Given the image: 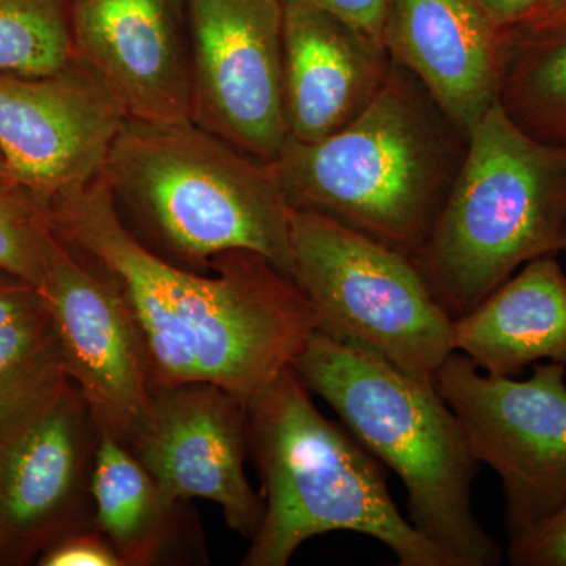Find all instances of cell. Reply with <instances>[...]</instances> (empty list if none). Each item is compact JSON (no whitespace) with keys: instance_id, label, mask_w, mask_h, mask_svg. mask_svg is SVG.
<instances>
[{"instance_id":"obj_1","label":"cell","mask_w":566,"mask_h":566,"mask_svg":"<svg viewBox=\"0 0 566 566\" xmlns=\"http://www.w3.org/2000/svg\"><path fill=\"white\" fill-rule=\"evenodd\" d=\"M50 219L54 237L120 290L153 390L211 382L248 405L292 367L316 331L292 275L260 253H221L211 273L200 274L148 251L123 226L99 177L52 197Z\"/></svg>"},{"instance_id":"obj_2","label":"cell","mask_w":566,"mask_h":566,"mask_svg":"<svg viewBox=\"0 0 566 566\" xmlns=\"http://www.w3.org/2000/svg\"><path fill=\"white\" fill-rule=\"evenodd\" d=\"M123 226L148 251L193 273L251 251L293 277L292 214L274 164L192 120L126 118L98 175Z\"/></svg>"},{"instance_id":"obj_3","label":"cell","mask_w":566,"mask_h":566,"mask_svg":"<svg viewBox=\"0 0 566 566\" xmlns=\"http://www.w3.org/2000/svg\"><path fill=\"white\" fill-rule=\"evenodd\" d=\"M465 148L468 137L392 61L381 91L356 120L322 140L289 137L274 166L293 208L322 212L416 256Z\"/></svg>"},{"instance_id":"obj_4","label":"cell","mask_w":566,"mask_h":566,"mask_svg":"<svg viewBox=\"0 0 566 566\" xmlns=\"http://www.w3.org/2000/svg\"><path fill=\"white\" fill-rule=\"evenodd\" d=\"M312 397L289 367L245 405L264 513L241 565L286 566L307 539L354 532L382 543L400 566H455L401 515L386 465Z\"/></svg>"},{"instance_id":"obj_5","label":"cell","mask_w":566,"mask_h":566,"mask_svg":"<svg viewBox=\"0 0 566 566\" xmlns=\"http://www.w3.org/2000/svg\"><path fill=\"white\" fill-rule=\"evenodd\" d=\"M354 438L395 472L408 520L455 566H495L504 554L472 509L479 461L434 381L314 333L292 364Z\"/></svg>"},{"instance_id":"obj_6","label":"cell","mask_w":566,"mask_h":566,"mask_svg":"<svg viewBox=\"0 0 566 566\" xmlns=\"http://www.w3.org/2000/svg\"><path fill=\"white\" fill-rule=\"evenodd\" d=\"M566 226V147L523 132L495 103L472 126L457 180L415 256L452 319L532 260L557 255Z\"/></svg>"},{"instance_id":"obj_7","label":"cell","mask_w":566,"mask_h":566,"mask_svg":"<svg viewBox=\"0 0 566 566\" xmlns=\"http://www.w3.org/2000/svg\"><path fill=\"white\" fill-rule=\"evenodd\" d=\"M292 245L316 333L436 382L453 353V319L415 256L303 208L293 210Z\"/></svg>"},{"instance_id":"obj_8","label":"cell","mask_w":566,"mask_h":566,"mask_svg":"<svg viewBox=\"0 0 566 566\" xmlns=\"http://www.w3.org/2000/svg\"><path fill=\"white\" fill-rule=\"evenodd\" d=\"M532 368L527 379L491 375L453 352L436 375L472 455L501 479L509 539L566 501V365Z\"/></svg>"},{"instance_id":"obj_9","label":"cell","mask_w":566,"mask_h":566,"mask_svg":"<svg viewBox=\"0 0 566 566\" xmlns=\"http://www.w3.org/2000/svg\"><path fill=\"white\" fill-rule=\"evenodd\" d=\"M192 122L274 164L289 140L282 0H185Z\"/></svg>"},{"instance_id":"obj_10","label":"cell","mask_w":566,"mask_h":566,"mask_svg":"<svg viewBox=\"0 0 566 566\" xmlns=\"http://www.w3.org/2000/svg\"><path fill=\"white\" fill-rule=\"evenodd\" d=\"M40 292L70 381L96 427L129 449L150 419L153 386L144 342L120 290L55 238Z\"/></svg>"},{"instance_id":"obj_11","label":"cell","mask_w":566,"mask_h":566,"mask_svg":"<svg viewBox=\"0 0 566 566\" xmlns=\"http://www.w3.org/2000/svg\"><path fill=\"white\" fill-rule=\"evenodd\" d=\"M126 118L109 87L74 59L44 76L0 73V155L10 180L48 202L102 174Z\"/></svg>"},{"instance_id":"obj_12","label":"cell","mask_w":566,"mask_h":566,"mask_svg":"<svg viewBox=\"0 0 566 566\" xmlns=\"http://www.w3.org/2000/svg\"><path fill=\"white\" fill-rule=\"evenodd\" d=\"M98 427L81 390L0 441V565L20 566L74 532L96 528L92 475Z\"/></svg>"},{"instance_id":"obj_13","label":"cell","mask_w":566,"mask_h":566,"mask_svg":"<svg viewBox=\"0 0 566 566\" xmlns=\"http://www.w3.org/2000/svg\"><path fill=\"white\" fill-rule=\"evenodd\" d=\"M129 450L164 493L214 502L232 531L251 539L264 513L245 476L248 409L211 382L153 390L151 415Z\"/></svg>"},{"instance_id":"obj_14","label":"cell","mask_w":566,"mask_h":566,"mask_svg":"<svg viewBox=\"0 0 566 566\" xmlns=\"http://www.w3.org/2000/svg\"><path fill=\"white\" fill-rule=\"evenodd\" d=\"M71 52L129 118L192 120L185 0H65Z\"/></svg>"},{"instance_id":"obj_15","label":"cell","mask_w":566,"mask_h":566,"mask_svg":"<svg viewBox=\"0 0 566 566\" xmlns=\"http://www.w3.org/2000/svg\"><path fill=\"white\" fill-rule=\"evenodd\" d=\"M283 2V93L290 137L322 140L356 120L392 69L381 40L305 0Z\"/></svg>"},{"instance_id":"obj_16","label":"cell","mask_w":566,"mask_h":566,"mask_svg":"<svg viewBox=\"0 0 566 566\" xmlns=\"http://www.w3.org/2000/svg\"><path fill=\"white\" fill-rule=\"evenodd\" d=\"M501 35L476 0H387L381 41L468 137L497 103Z\"/></svg>"},{"instance_id":"obj_17","label":"cell","mask_w":566,"mask_h":566,"mask_svg":"<svg viewBox=\"0 0 566 566\" xmlns=\"http://www.w3.org/2000/svg\"><path fill=\"white\" fill-rule=\"evenodd\" d=\"M453 352L483 371L517 378L531 365H566V273L557 255L524 264L453 319Z\"/></svg>"},{"instance_id":"obj_18","label":"cell","mask_w":566,"mask_h":566,"mask_svg":"<svg viewBox=\"0 0 566 566\" xmlns=\"http://www.w3.org/2000/svg\"><path fill=\"white\" fill-rule=\"evenodd\" d=\"M95 526L123 566L207 562L199 517L170 497L128 447L98 428L92 475Z\"/></svg>"},{"instance_id":"obj_19","label":"cell","mask_w":566,"mask_h":566,"mask_svg":"<svg viewBox=\"0 0 566 566\" xmlns=\"http://www.w3.org/2000/svg\"><path fill=\"white\" fill-rule=\"evenodd\" d=\"M497 103L523 132L566 147V0L502 28Z\"/></svg>"},{"instance_id":"obj_20","label":"cell","mask_w":566,"mask_h":566,"mask_svg":"<svg viewBox=\"0 0 566 566\" xmlns=\"http://www.w3.org/2000/svg\"><path fill=\"white\" fill-rule=\"evenodd\" d=\"M70 385L46 301L0 327V441L44 415Z\"/></svg>"},{"instance_id":"obj_21","label":"cell","mask_w":566,"mask_h":566,"mask_svg":"<svg viewBox=\"0 0 566 566\" xmlns=\"http://www.w3.org/2000/svg\"><path fill=\"white\" fill-rule=\"evenodd\" d=\"M71 59L65 0H0V73L44 76Z\"/></svg>"},{"instance_id":"obj_22","label":"cell","mask_w":566,"mask_h":566,"mask_svg":"<svg viewBox=\"0 0 566 566\" xmlns=\"http://www.w3.org/2000/svg\"><path fill=\"white\" fill-rule=\"evenodd\" d=\"M54 241L50 202L13 181L0 180V270L41 290Z\"/></svg>"},{"instance_id":"obj_23","label":"cell","mask_w":566,"mask_h":566,"mask_svg":"<svg viewBox=\"0 0 566 566\" xmlns=\"http://www.w3.org/2000/svg\"><path fill=\"white\" fill-rule=\"evenodd\" d=\"M513 566H566V501L526 534L509 539Z\"/></svg>"},{"instance_id":"obj_24","label":"cell","mask_w":566,"mask_h":566,"mask_svg":"<svg viewBox=\"0 0 566 566\" xmlns=\"http://www.w3.org/2000/svg\"><path fill=\"white\" fill-rule=\"evenodd\" d=\"M40 566H123L114 546L98 531L74 532L48 547L36 560Z\"/></svg>"},{"instance_id":"obj_25","label":"cell","mask_w":566,"mask_h":566,"mask_svg":"<svg viewBox=\"0 0 566 566\" xmlns=\"http://www.w3.org/2000/svg\"><path fill=\"white\" fill-rule=\"evenodd\" d=\"M381 40L387 0H305ZM382 43V41H381Z\"/></svg>"},{"instance_id":"obj_26","label":"cell","mask_w":566,"mask_h":566,"mask_svg":"<svg viewBox=\"0 0 566 566\" xmlns=\"http://www.w3.org/2000/svg\"><path fill=\"white\" fill-rule=\"evenodd\" d=\"M43 304V293L36 286L0 270V327L31 314Z\"/></svg>"},{"instance_id":"obj_27","label":"cell","mask_w":566,"mask_h":566,"mask_svg":"<svg viewBox=\"0 0 566 566\" xmlns=\"http://www.w3.org/2000/svg\"><path fill=\"white\" fill-rule=\"evenodd\" d=\"M497 28H509L524 20L551 0H476Z\"/></svg>"},{"instance_id":"obj_28","label":"cell","mask_w":566,"mask_h":566,"mask_svg":"<svg viewBox=\"0 0 566 566\" xmlns=\"http://www.w3.org/2000/svg\"><path fill=\"white\" fill-rule=\"evenodd\" d=\"M0 180L11 181L9 172H7L6 163H3L2 155H0Z\"/></svg>"},{"instance_id":"obj_29","label":"cell","mask_w":566,"mask_h":566,"mask_svg":"<svg viewBox=\"0 0 566 566\" xmlns=\"http://www.w3.org/2000/svg\"><path fill=\"white\" fill-rule=\"evenodd\" d=\"M562 252L566 253V226H565L564 245H562Z\"/></svg>"}]
</instances>
